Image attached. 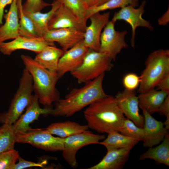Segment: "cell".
I'll use <instances>...</instances> for the list:
<instances>
[{"label":"cell","instance_id":"cell-1","mask_svg":"<svg viewBox=\"0 0 169 169\" xmlns=\"http://www.w3.org/2000/svg\"><path fill=\"white\" fill-rule=\"evenodd\" d=\"M105 73L85 83L79 88H74L64 98L54 103L49 115L54 116H72L84 107L107 96L103 87Z\"/></svg>","mask_w":169,"mask_h":169},{"label":"cell","instance_id":"cell-2","mask_svg":"<svg viewBox=\"0 0 169 169\" xmlns=\"http://www.w3.org/2000/svg\"><path fill=\"white\" fill-rule=\"evenodd\" d=\"M84 115L89 128L102 133L119 132L125 118L115 97L109 95L88 106Z\"/></svg>","mask_w":169,"mask_h":169},{"label":"cell","instance_id":"cell-3","mask_svg":"<svg viewBox=\"0 0 169 169\" xmlns=\"http://www.w3.org/2000/svg\"><path fill=\"white\" fill-rule=\"evenodd\" d=\"M21 58L25 68L32 76L33 91L39 103L44 108L52 109L53 104L60 99L56 87L59 79L57 72L45 69L29 56L22 54Z\"/></svg>","mask_w":169,"mask_h":169},{"label":"cell","instance_id":"cell-4","mask_svg":"<svg viewBox=\"0 0 169 169\" xmlns=\"http://www.w3.org/2000/svg\"><path fill=\"white\" fill-rule=\"evenodd\" d=\"M169 74V50L160 49L150 54L145 67L140 76L138 92L145 93L154 89L159 81Z\"/></svg>","mask_w":169,"mask_h":169},{"label":"cell","instance_id":"cell-5","mask_svg":"<svg viewBox=\"0 0 169 169\" xmlns=\"http://www.w3.org/2000/svg\"><path fill=\"white\" fill-rule=\"evenodd\" d=\"M19 85L12 100L8 109L0 113V123L13 125L31 103L33 95L32 76L24 68L20 79Z\"/></svg>","mask_w":169,"mask_h":169},{"label":"cell","instance_id":"cell-6","mask_svg":"<svg viewBox=\"0 0 169 169\" xmlns=\"http://www.w3.org/2000/svg\"><path fill=\"white\" fill-rule=\"evenodd\" d=\"M112 61L106 54L89 49L81 64L71 74L79 83H85L110 71Z\"/></svg>","mask_w":169,"mask_h":169},{"label":"cell","instance_id":"cell-7","mask_svg":"<svg viewBox=\"0 0 169 169\" xmlns=\"http://www.w3.org/2000/svg\"><path fill=\"white\" fill-rule=\"evenodd\" d=\"M16 142L28 143L48 151H62L64 138L55 137L45 129H31L25 132H16Z\"/></svg>","mask_w":169,"mask_h":169},{"label":"cell","instance_id":"cell-8","mask_svg":"<svg viewBox=\"0 0 169 169\" xmlns=\"http://www.w3.org/2000/svg\"><path fill=\"white\" fill-rule=\"evenodd\" d=\"M105 138L104 135L94 134L89 131L64 138L62 156L72 168H75L78 166L76 157L78 151L89 145L99 144L100 141Z\"/></svg>","mask_w":169,"mask_h":169},{"label":"cell","instance_id":"cell-9","mask_svg":"<svg viewBox=\"0 0 169 169\" xmlns=\"http://www.w3.org/2000/svg\"><path fill=\"white\" fill-rule=\"evenodd\" d=\"M115 22L109 21L104 28L100 37L99 52L106 54L113 61L122 49L128 47L125 38L127 34L126 30L121 31L115 29Z\"/></svg>","mask_w":169,"mask_h":169},{"label":"cell","instance_id":"cell-10","mask_svg":"<svg viewBox=\"0 0 169 169\" xmlns=\"http://www.w3.org/2000/svg\"><path fill=\"white\" fill-rule=\"evenodd\" d=\"M146 1L143 0L137 8L128 5L121 8L115 13L111 20L116 22L118 20H123L128 23L132 29V36L131 39V45L134 48L135 44L136 30L138 27H142L153 31L154 28L150 22L142 17L145 12V7Z\"/></svg>","mask_w":169,"mask_h":169},{"label":"cell","instance_id":"cell-11","mask_svg":"<svg viewBox=\"0 0 169 169\" xmlns=\"http://www.w3.org/2000/svg\"><path fill=\"white\" fill-rule=\"evenodd\" d=\"M115 97L119 107L126 118L137 126L143 128L144 118L140 113L138 98L134 91L125 89L118 92Z\"/></svg>","mask_w":169,"mask_h":169},{"label":"cell","instance_id":"cell-12","mask_svg":"<svg viewBox=\"0 0 169 169\" xmlns=\"http://www.w3.org/2000/svg\"><path fill=\"white\" fill-rule=\"evenodd\" d=\"M87 20L79 18L61 4L52 15L48 24V29L70 28L84 32Z\"/></svg>","mask_w":169,"mask_h":169},{"label":"cell","instance_id":"cell-13","mask_svg":"<svg viewBox=\"0 0 169 169\" xmlns=\"http://www.w3.org/2000/svg\"><path fill=\"white\" fill-rule=\"evenodd\" d=\"M89 49L83 40L64 52L58 64L57 72L59 79L66 73H71L80 66Z\"/></svg>","mask_w":169,"mask_h":169},{"label":"cell","instance_id":"cell-14","mask_svg":"<svg viewBox=\"0 0 169 169\" xmlns=\"http://www.w3.org/2000/svg\"><path fill=\"white\" fill-rule=\"evenodd\" d=\"M141 110L144 120L143 146L145 147H153L162 142L168 133V130L164 123L155 119L145 109Z\"/></svg>","mask_w":169,"mask_h":169},{"label":"cell","instance_id":"cell-15","mask_svg":"<svg viewBox=\"0 0 169 169\" xmlns=\"http://www.w3.org/2000/svg\"><path fill=\"white\" fill-rule=\"evenodd\" d=\"M110 15L109 12L103 14L98 12L89 17L90 24L86 28L83 40L84 45L89 49L99 51L101 33L109 21Z\"/></svg>","mask_w":169,"mask_h":169},{"label":"cell","instance_id":"cell-16","mask_svg":"<svg viewBox=\"0 0 169 169\" xmlns=\"http://www.w3.org/2000/svg\"><path fill=\"white\" fill-rule=\"evenodd\" d=\"M48 45H55L42 37L29 38L20 35L10 42L0 43V52L4 55H9L16 50L25 49L37 54Z\"/></svg>","mask_w":169,"mask_h":169},{"label":"cell","instance_id":"cell-17","mask_svg":"<svg viewBox=\"0 0 169 169\" xmlns=\"http://www.w3.org/2000/svg\"><path fill=\"white\" fill-rule=\"evenodd\" d=\"M84 32L70 28L49 30L42 38L45 40L58 43L66 51L83 40Z\"/></svg>","mask_w":169,"mask_h":169},{"label":"cell","instance_id":"cell-18","mask_svg":"<svg viewBox=\"0 0 169 169\" xmlns=\"http://www.w3.org/2000/svg\"><path fill=\"white\" fill-rule=\"evenodd\" d=\"M51 109L41 108L39 105L38 98L35 94L31 103L26 108L25 113L13 125L15 132H25L31 129V123L35 120H38L41 115H49Z\"/></svg>","mask_w":169,"mask_h":169},{"label":"cell","instance_id":"cell-19","mask_svg":"<svg viewBox=\"0 0 169 169\" xmlns=\"http://www.w3.org/2000/svg\"><path fill=\"white\" fill-rule=\"evenodd\" d=\"M133 147L107 150L106 154L100 162L88 169H122L128 161Z\"/></svg>","mask_w":169,"mask_h":169},{"label":"cell","instance_id":"cell-20","mask_svg":"<svg viewBox=\"0 0 169 169\" xmlns=\"http://www.w3.org/2000/svg\"><path fill=\"white\" fill-rule=\"evenodd\" d=\"M4 23L0 26V43L14 39L20 35L17 0L11 4L8 12L3 16Z\"/></svg>","mask_w":169,"mask_h":169},{"label":"cell","instance_id":"cell-21","mask_svg":"<svg viewBox=\"0 0 169 169\" xmlns=\"http://www.w3.org/2000/svg\"><path fill=\"white\" fill-rule=\"evenodd\" d=\"M64 52L62 49L55 45H48L37 54L34 59L45 69L57 71L59 59Z\"/></svg>","mask_w":169,"mask_h":169},{"label":"cell","instance_id":"cell-22","mask_svg":"<svg viewBox=\"0 0 169 169\" xmlns=\"http://www.w3.org/2000/svg\"><path fill=\"white\" fill-rule=\"evenodd\" d=\"M169 94L155 89L138 95L139 107L144 109L151 114L157 112L158 110Z\"/></svg>","mask_w":169,"mask_h":169},{"label":"cell","instance_id":"cell-23","mask_svg":"<svg viewBox=\"0 0 169 169\" xmlns=\"http://www.w3.org/2000/svg\"><path fill=\"white\" fill-rule=\"evenodd\" d=\"M88 129L87 125H81L76 122L68 120L52 123L45 129L52 135L64 138L88 131Z\"/></svg>","mask_w":169,"mask_h":169},{"label":"cell","instance_id":"cell-24","mask_svg":"<svg viewBox=\"0 0 169 169\" xmlns=\"http://www.w3.org/2000/svg\"><path fill=\"white\" fill-rule=\"evenodd\" d=\"M146 159L154 160L159 164L169 166V134L168 133L161 143L155 147L149 148L139 158L140 161Z\"/></svg>","mask_w":169,"mask_h":169},{"label":"cell","instance_id":"cell-25","mask_svg":"<svg viewBox=\"0 0 169 169\" xmlns=\"http://www.w3.org/2000/svg\"><path fill=\"white\" fill-rule=\"evenodd\" d=\"M51 9L46 13L37 12L24 13L33 21L37 33L40 37H43L49 30L48 24L54 11L61 4L59 0H54L51 4Z\"/></svg>","mask_w":169,"mask_h":169},{"label":"cell","instance_id":"cell-26","mask_svg":"<svg viewBox=\"0 0 169 169\" xmlns=\"http://www.w3.org/2000/svg\"><path fill=\"white\" fill-rule=\"evenodd\" d=\"M107 134V137L99 143L105 147L107 150L134 147L141 141L138 139L126 136L117 131H112Z\"/></svg>","mask_w":169,"mask_h":169},{"label":"cell","instance_id":"cell-27","mask_svg":"<svg viewBox=\"0 0 169 169\" xmlns=\"http://www.w3.org/2000/svg\"><path fill=\"white\" fill-rule=\"evenodd\" d=\"M20 36L29 38L39 37L31 19L23 12L22 0H17Z\"/></svg>","mask_w":169,"mask_h":169},{"label":"cell","instance_id":"cell-28","mask_svg":"<svg viewBox=\"0 0 169 169\" xmlns=\"http://www.w3.org/2000/svg\"><path fill=\"white\" fill-rule=\"evenodd\" d=\"M139 5V0H109L104 4L87 9L86 18L89 19L92 14L107 10L121 8L128 5L136 8Z\"/></svg>","mask_w":169,"mask_h":169},{"label":"cell","instance_id":"cell-29","mask_svg":"<svg viewBox=\"0 0 169 169\" xmlns=\"http://www.w3.org/2000/svg\"><path fill=\"white\" fill-rule=\"evenodd\" d=\"M16 132L13 125L3 124L0 126V154L14 149Z\"/></svg>","mask_w":169,"mask_h":169},{"label":"cell","instance_id":"cell-30","mask_svg":"<svg viewBox=\"0 0 169 169\" xmlns=\"http://www.w3.org/2000/svg\"><path fill=\"white\" fill-rule=\"evenodd\" d=\"M122 134L142 141L144 136L143 128L136 125L132 121L125 117L119 131Z\"/></svg>","mask_w":169,"mask_h":169},{"label":"cell","instance_id":"cell-31","mask_svg":"<svg viewBox=\"0 0 169 169\" xmlns=\"http://www.w3.org/2000/svg\"><path fill=\"white\" fill-rule=\"evenodd\" d=\"M59 1L79 18L87 19L86 18V16L88 8L82 0Z\"/></svg>","mask_w":169,"mask_h":169},{"label":"cell","instance_id":"cell-32","mask_svg":"<svg viewBox=\"0 0 169 169\" xmlns=\"http://www.w3.org/2000/svg\"><path fill=\"white\" fill-rule=\"evenodd\" d=\"M19 156L18 151L13 149L0 154V169H13Z\"/></svg>","mask_w":169,"mask_h":169},{"label":"cell","instance_id":"cell-33","mask_svg":"<svg viewBox=\"0 0 169 169\" xmlns=\"http://www.w3.org/2000/svg\"><path fill=\"white\" fill-rule=\"evenodd\" d=\"M51 5L43 0H26L22 4V9L24 13H33L40 12L45 7Z\"/></svg>","mask_w":169,"mask_h":169},{"label":"cell","instance_id":"cell-34","mask_svg":"<svg viewBox=\"0 0 169 169\" xmlns=\"http://www.w3.org/2000/svg\"><path fill=\"white\" fill-rule=\"evenodd\" d=\"M141 82L140 76L136 74L130 73L127 74L124 77L122 83L125 89L134 91L139 87Z\"/></svg>","mask_w":169,"mask_h":169},{"label":"cell","instance_id":"cell-35","mask_svg":"<svg viewBox=\"0 0 169 169\" xmlns=\"http://www.w3.org/2000/svg\"><path fill=\"white\" fill-rule=\"evenodd\" d=\"M18 161V162L16 164L13 169H23L32 167H44V165L46 163V161L37 163L28 161L23 159L20 156Z\"/></svg>","mask_w":169,"mask_h":169},{"label":"cell","instance_id":"cell-36","mask_svg":"<svg viewBox=\"0 0 169 169\" xmlns=\"http://www.w3.org/2000/svg\"><path fill=\"white\" fill-rule=\"evenodd\" d=\"M157 112L166 117V120L164 123L165 127L168 130L169 129V95H168L160 106Z\"/></svg>","mask_w":169,"mask_h":169},{"label":"cell","instance_id":"cell-37","mask_svg":"<svg viewBox=\"0 0 169 169\" xmlns=\"http://www.w3.org/2000/svg\"><path fill=\"white\" fill-rule=\"evenodd\" d=\"M156 87L158 90L169 94V74L161 79Z\"/></svg>","mask_w":169,"mask_h":169},{"label":"cell","instance_id":"cell-38","mask_svg":"<svg viewBox=\"0 0 169 169\" xmlns=\"http://www.w3.org/2000/svg\"><path fill=\"white\" fill-rule=\"evenodd\" d=\"M87 8L100 6L109 0H82Z\"/></svg>","mask_w":169,"mask_h":169},{"label":"cell","instance_id":"cell-39","mask_svg":"<svg viewBox=\"0 0 169 169\" xmlns=\"http://www.w3.org/2000/svg\"><path fill=\"white\" fill-rule=\"evenodd\" d=\"M14 0H0V25L3 23L2 20L5 7L11 4Z\"/></svg>","mask_w":169,"mask_h":169},{"label":"cell","instance_id":"cell-40","mask_svg":"<svg viewBox=\"0 0 169 169\" xmlns=\"http://www.w3.org/2000/svg\"><path fill=\"white\" fill-rule=\"evenodd\" d=\"M169 22V8L166 12L163 14L157 20L159 25L160 26H166Z\"/></svg>","mask_w":169,"mask_h":169}]
</instances>
